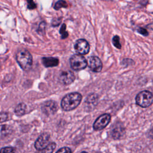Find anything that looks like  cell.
<instances>
[{
  "label": "cell",
  "mask_w": 153,
  "mask_h": 153,
  "mask_svg": "<svg viewBox=\"0 0 153 153\" xmlns=\"http://www.w3.org/2000/svg\"><path fill=\"white\" fill-rule=\"evenodd\" d=\"M82 96L79 93H71L66 95L61 101L62 108L66 111H71L76 108L80 103Z\"/></svg>",
  "instance_id": "cell-1"
},
{
  "label": "cell",
  "mask_w": 153,
  "mask_h": 153,
  "mask_svg": "<svg viewBox=\"0 0 153 153\" xmlns=\"http://www.w3.org/2000/svg\"><path fill=\"white\" fill-rule=\"evenodd\" d=\"M16 61L24 71L29 70L32 65V57L26 50H19L16 54Z\"/></svg>",
  "instance_id": "cell-2"
},
{
  "label": "cell",
  "mask_w": 153,
  "mask_h": 153,
  "mask_svg": "<svg viewBox=\"0 0 153 153\" xmlns=\"http://www.w3.org/2000/svg\"><path fill=\"white\" fill-rule=\"evenodd\" d=\"M153 100L152 94L149 91H142L140 92L136 97V102L139 106L146 108L149 106Z\"/></svg>",
  "instance_id": "cell-3"
},
{
  "label": "cell",
  "mask_w": 153,
  "mask_h": 153,
  "mask_svg": "<svg viewBox=\"0 0 153 153\" xmlns=\"http://www.w3.org/2000/svg\"><path fill=\"white\" fill-rule=\"evenodd\" d=\"M70 65L72 69L78 71L84 69L87 65V62L82 55L77 54L71 57Z\"/></svg>",
  "instance_id": "cell-4"
},
{
  "label": "cell",
  "mask_w": 153,
  "mask_h": 153,
  "mask_svg": "<svg viewBox=\"0 0 153 153\" xmlns=\"http://www.w3.org/2000/svg\"><path fill=\"white\" fill-rule=\"evenodd\" d=\"M111 118V115L109 114H104L99 116L93 124V128L95 130H102L109 124Z\"/></svg>",
  "instance_id": "cell-5"
},
{
  "label": "cell",
  "mask_w": 153,
  "mask_h": 153,
  "mask_svg": "<svg viewBox=\"0 0 153 153\" xmlns=\"http://www.w3.org/2000/svg\"><path fill=\"white\" fill-rule=\"evenodd\" d=\"M42 111L47 115H50L55 114L57 109L58 106L56 102L54 100H48L45 102L42 106Z\"/></svg>",
  "instance_id": "cell-6"
},
{
  "label": "cell",
  "mask_w": 153,
  "mask_h": 153,
  "mask_svg": "<svg viewBox=\"0 0 153 153\" xmlns=\"http://www.w3.org/2000/svg\"><path fill=\"white\" fill-rule=\"evenodd\" d=\"M50 134L47 133L41 134L35 142V148L38 151H41L44 149L49 143Z\"/></svg>",
  "instance_id": "cell-7"
},
{
  "label": "cell",
  "mask_w": 153,
  "mask_h": 153,
  "mask_svg": "<svg viewBox=\"0 0 153 153\" xmlns=\"http://www.w3.org/2000/svg\"><path fill=\"white\" fill-rule=\"evenodd\" d=\"M74 48L75 51L81 55L87 54L90 50L88 42L84 39H80L76 41L75 44Z\"/></svg>",
  "instance_id": "cell-8"
},
{
  "label": "cell",
  "mask_w": 153,
  "mask_h": 153,
  "mask_svg": "<svg viewBox=\"0 0 153 153\" xmlns=\"http://www.w3.org/2000/svg\"><path fill=\"white\" fill-rule=\"evenodd\" d=\"M87 65L89 68L94 72H100L103 66L102 61L96 56L90 57L88 59Z\"/></svg>",
  "instance_id": "cell-9"
},
{
  "label": "cell",
  "mask_w": 153,
  "mask_h": 153,
  "mask_svg": "<svg viewBox=\"0 0 153 153\" xmlns=\"http://www.w3.org/2000/svg\"><path fill=\"white\" fill-rule=\"evenodd\" d=\"M75 78V76L74 74L70 71H63L60 73L59 76V79L60 82L65 85H68L71 84L74 81Z\"/></svg>",
  "instance_id": "cell-10"
},
{
  "label": "cell",
  "mask_w": 153,
  "mask_h": 153,
  "mask_svg": "<svg viewBox=\"0 0 153 153\" xmlns=\"http://www.w3.org/2000/svg\"><path fill=\"white\" fill-rule=\"evenodd\" d=\"M98 102V97L95 94H90L84 102V107L85 110L92 111L96 106Z\"/></svg>",
  "instance_id": "cell-11"
},
{
  "label": "cell",
  "mask_w": 153,
  "mask_h": 153,
  "mask_svg": "<svg viewBox=\"0 0 153 153\" xmlns=\"http://www.w3.org/2000/svg\"><path fill=\"white\" fill-rule=\"evenodd\" d=\"M124 128L121 124H116L112 128V136L114 139H118L124 135Z\"/></svg>",
  "instance_id": "cell-12"
},
{
  "label": "cell",
  "mask_w": 153,
  "mask_h": 153,
  "mask_svg": "<svg viewBox=\"0 0 153 153\" xmlns=\"http://www.w3.org/2000/svg\"><path fill=\"white\" fill-rule=\"evenodd\" d=\"M42 62L45 67H54L58 65L59 60L57 58L52 57H43L42 59Z\"/></svg>",
  "instance_id": "cell-13"
},
{
  "label": "cell",
  "mask_w": 153,
  "mask_h": 153,
  "mask_svg": "<svg viewBox=\"0 0 153 153\" xmlns=\"http://www.w3.org/2000/svg\"><path fill=\"white\" fill-rule=\"evenodd\" d=\"M26 105L24 103H19L15 108L14 112L18 116H22L26 112Z\"/></svg>",
  "instance_id": "cell-14"
},
{
  "label": "cell",
  "mask_w": 153,
  "mask_h": 153,
  "mask_svg": "<svg viewBox=\"0 0 153 153\" xmlns=\"http://www.w3.org/2000/svg\"><path fill=\"white\" fill-rule=\"evenodd\" d=\"M11 128L7 125H0V137H5L11 132Z\"/></svg>",
  "instance_id": "cell-15"
},
{
  "label": "cell",
  "mask_w": 153,
  "mask_h": 153,
  "mask_svg": "<svg viewBox=\"0 0 153 153\" xmlns=\"http://www.w3.org/2000/svg\"><path fill=\"white\" fill-rule=\"evenodd\" d=\"M56 148V143L54 142L49 143L44 149L41 150V153H52Z\"/></svg>",
  "instance_id": "cell-16"
},
{
  "label": "cell",
  "mask_w": 153,
  "mask_h": 153,
  "mask_svg": "<svg viewBox=\"0 0 153 153\" xmlns=\"http://www.w3.org/2000/svg\"><path fill=\"white\" fill-rule=\"evenodd\" d=\"M67 7H68V4L66 2V1L63 0H59L54 5V9L57 10L62 8H66Z\"/></svg>",
  "instance_id": "cell-17"
},
{
  "label": "cell",
  "mask_w": 153,
  "mask_h": 153,
  "mask_svg": "<svg viewBox=\"0 0 153 153\" xmlns=\"http://www.w3.org/2000/svg\"><path fill=\"white\" fill-rule=\"evenodd\" d=\"M0 153H18L17 150L10 146H7V147H4L1 149L0 150Z\"/></svg>",
  "instance_id": "cell-18"
},
{
  "label": "cell",
  "mask_w": 153,
  "mask_h": 153,
  "mask_svg": "<svg viewBox=\"0 0 153 153\" xmlns=\"http://www.w3.org/2000/svg\"><path fill=\"white\" fill-rule=\"evenodd\" d=\"M60 33L62 34V39H65V38L68 37V33L66 31V25L65 24H63L62 26H61L60 29Z\"/></svg>",
  "instance_id": "cell-19"
},
{
  "label": "cell",
  "mask_w": 153,
  "mask_h": 153,
  "mask_svg": "<svg viewBox=\"0 0 153 153\" xmlns=\"http://www.w3.org/2000/svg\"><path fill=\"white\" fill-rule=\"evenodd\" d=\"M112 43H113L114 45L116 48H117L118 49L121 48V44H120V38H119V37L117 35L115 36L113 38V39H112Z\"/></svg>",
  "instance_id": "cell-20"
},
{
  "label": "cell",
  "mask_w": 153,
  "mask_h": 153,
  "mask_svg": "<svg viewBox=\"0 0 153 153\" xmlns=\"http://www.w3.org/2000/svg\"><path fill=\"white\" fill-rule=\"evenodd\" d=\"M27 7L29 10H33L36 8V5L33 2V0H27Z\"/></svg>",
  "instance_id": "cell-21"
},
{
  "label": "cell",
  "mask_w": 153,
  "mask_h": 153,
  "mask_svg": "<svg viewBox=\"0 0 153 153\" xmlns=\"http://www.w3.org/2000/svg\"><path fill=\"white\" fill-rule=\"evenodd\" d=\"M56 153H72V151L69 148L63 147L59 149Z\"/></svg>",
  "instance_id": "cell-22"
},
{
  "label": "cell",
  "mask_w": 153,
  "mask_h": 153,
  "mask_svg": "<svg viewBox=\"0 0 153 153\" xmlns=\"http://www.w3.org/2000/svg\"><path fill=\"white\" fill-rule=\"evenodd\" d=\"M137 32L140 33L141 35H143V36H147L148 35V31L145 29V28H142V27H140L138 29Z\"/></svg>",
  "instance_id": "cell-23"
},
{
  "label": "cell",
  "mask_w": 153,
  "mask_h": 153,
  "mask_svg": "<svg viewBox=\"0 0 153 153\" xmlns=\"http://www.w3.org/2000/svg\"><path fill=\"white\" fill-rule=\"evenodd\" d=\"M7 117H8L7 114L4 113V112H1V113H0V122L5 121V120H7Z\"/></svg>",
  "instance_id": "cell-24"
},
{
  "label": "cell",
  "mask_w": 153,
  "mask_h": 153,
  "mask_svg": "<svg viewBox=\"0 0 153 153\" xmlns=\"http://www.w3.org/2000/svg\"><path fill=\"white\" fill-rule=\"evenodd\" d=\"M81 153H88V152H87L85 151H82V152H81Z\"/></svg>",
  "instance_id": "cell-25"
}]
</instances>
